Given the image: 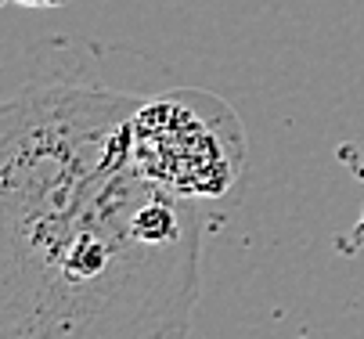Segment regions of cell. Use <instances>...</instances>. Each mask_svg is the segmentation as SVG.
I'll return each instance as SVG.
<instances>
[{
    "label": "cell",
    "instance_id": "cell-1",
    "mask_svg": "<svg viewBox=\"0 0 364 339\" xmlns=\"http://www.w3.org/2000/svg\"><path fill=\"white\" fill-rule=\"evenodd\" d=\"M148 94L58 58L0 109V339H184L202 210L130 152Z\"/></svg>",
    "mask_w": 364,
    "mask_h": 339
},
{
    "label": "cell",
    "instance_id": "cell-2",
    "mask_svg": "<svg viewBox=\"0 0 364 339\" xmlns=\"http://www.w3.org/2000/svg\"><path fill=\"white\" fill-rule=\"evenodd\" d=\"M134 166L198 210L228 213L245 188L249 141L238 112L213 90L148 94L130 119Z\"/></svg>",
    "mask_w": 364,
    "mask_h": 339
},
{
    "label": "cell",
    "instance_id": "cell-3",
    "mask_svg": "<svg viewBox=\"0 0 364 339\" xmlns=\"http://www.w3.org/2000/svg\"><path fill=\"white\" fill-rule=\"evenodd\" d=\"M15 4H22V8H58L62 0H15Z\"/></svg>",
    "mask_w": 364,
    "mask_h": 339
},
{
    "label": "cell",
    "instance_id": "cell-4",
    "mask_svg": "<svg viewBox=\"0 0 364 339\" xmlns=\"http://www.w3.org/2000/svg\"><path fill=\"white\" fill-rule=\"evenodd\" d=\"M360 242H364V213H360V224H357V227H353V242H350V246H346V249H350V253H353V249H357V246H360Z\"/></svg>",
    "mask_w": 364,
    "mask_h": 339
}]
</instances>
